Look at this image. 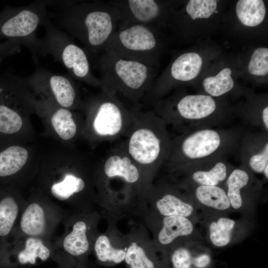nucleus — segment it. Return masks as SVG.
I'll use <instances>...</instances> for the list:
<instances>
[{
  "instance_id": "f257e3e1",
  "label": "nucleus",
  "mask_w": 268,
  "mask_h": 268,
  "mask_svg": "<svg viewBox=\"0 0 268 268\" xmlns=\"http://www.w3.org/2000/svg\"><path fill=\"white\" fill-rule=\"evenodd\" d=\"M246 129L241 125L207 128L179 134L172 137L167 158L163 165L169 174L196 164L237 153Z\"/></svg>"
},
{
  "instance_id": "f03ea898",
  "label": "nucleus",
  "mask_w": 268,
  "mask_h": 268,
  "mask_svg": "<svg viewBox=\"0 0 268 268\" xmlns=\"http://www.w3.org/2000/svg\"><path fill=\"white\" fill-rule=\"evenodd\" d=\"M58 16L59 24L84 46L88 54H97L123 20L110 2H64Z\"/></svg>"
},
{
  "instance_id": "7ed1b4c3",
  "label": "nucleus",
  "mask_w": 268,
  "mask_h": 268,
  "mask_svg": "<svg viewBox=\"0 0 268 268\" xmlns=\"http://www.w3.org/2000/svg\"><path fill=\"white\" fill-rule=\"evenodd\" d=\"M122 146L143 173L150 186L169 154L172 137L164 122L153 111L137 109Z\"/></svg>"
},
{
  "instance_id": "20e7f679",
  "label": "nucleus",
  "mask_w": 268,
  "mask_h": 268,
  "mask_svg": "<svg viewBox=\"0 0 268 268\" xmlns=\"http://www.w3.org/2000/svg\"><path fill=\"white\" fill-rule=\"evenodd\" d=\"M154 112L178 134L238 125L231 113L220 110L214 98L205 94L187 95L173 103L157 105Z\"/></svg>"
},
{
  "instance_id": "39448f33",
  "label": "nucleus",
  "mask_w": 268,
  "mask_h": 268,
  "mask_svg": "<svg viewBox=\"0 0 268 268\" xmlns=\"http://www.w3.org/2000/svg\"><path fill=\"white\" fill-rule=\"evenodd\" d=\"M97 63L102 90L122 96L137 107L152 84L151 66L107 50Z\"/></svg>"
},
{
  "instance_id": "423d86ee",
  "label": "nucleus",
  "mask_w": 268,
  "mask_h": 268,
  "mask_svg": "<svg viewBox=\"0 0 268 268\" xmlns=\"http://www.w3.org/2000/svg\"><path fill=\"white\" fill-rule=\"evenodd\" d=\"M42 23L46 35L41 41L39 51L49 54L62 63L73 77L91 85L100 86L99 78L92 72L88 54L46 17Z\"/></svg>"
},
{
  "instance_id": "0eeeda50",
  "label": "nucleus",
  "mask_w": 268,
  "mask_h": 268,
  "mask_svg": "<svg viewBox=\"0 0 268 268\" xmlns=\"http://www.w3.org/2000/svg\"><path fill=\"white\" fill-rule=\"evenodd\" d=\"M137 109L129 108L119 97L102 90L91 104V126L94 134L97 138L105 141L125 137Z\"/></svg>"
},
{
  "instance_id": "6e6552de",
  "label": "nucleus",
  "mask_w": 268,
  "mask_h": 268,
  "mask_svg": "<svg viewBox=\"0 0 268 268\" xmlns=\"http://www.w3.org/2000/svg\"><path fill=\"white\" fill-rule=\"evenodd\" d=\"M157 45L156 38L150 27L122 22L107 42L104 50L151 66L152 53Z\"/></svg>"
},
{
  "instance_id": "1a4fd4ad",
  "label": "nucleus",
  "mask_w": 268,
  "mask_h": 268,
  "mask_svg": "<svg viewBox=\"0 0 268 268\" xmlns=\"http://www.w3.org/2000/svg\"><path fill=\"white\" fill-rule=\"evenodd\" d=\"M46 3L38 2L16 9L2 22L1 34L28 46L36 54L41 41L37 39L36 31L46 17Z\"/></svg>"
},
{
  "instance_id": "9d476101",
  "label": "nucleus",
  "mask_w": 268,
  "mask_h": 268,
  "mask_svg": "<svg viewBox=\"0 0 268 268\" xmlns=\"http://www.w3.org/2000/svg\"><path fill=\"white\" fill-rule=\"evenodd\" d=\"M173 182V184L151 186L147 193L155 198V207L162 216H184L195 222L198 218L195 203L189 194Z\"/></svg>"
},
{
  "instance_id": "9b49d317",
  "label": "nucleus",
  "mask_w": 268,
  "mask_h": 268,
  "mask_svg": "<svg viewBox=\"0 0 268 268\" xmlns=\"http://www.w3.org/2000/svg\"><path fill=\"white\" fill-rule=\"evenodd\" d=\"M240 165L256 176L268 179V132L246 129L239 141L237 153Z\"/></svg>"
},
{
  "instance_id": "f8f14e48",
  "label": "nucleus",
  "mask_w": 268,
  "mask_h": 268,
  "mask_svg": "<svg viewBox=\"0 0 268 268\" xmlns=\"http://www.w3.org/2000/svg\"><path fill=\"white\" fill-rule=\"evenodd\" d=\"M228 157H222L191 166L169 174L170 178L197 185L223 186L234 168Z\"/></svg>"
},
{
  "instance_id": "ddd939ff",
  "label": "nucleus",
  "mask_w": 268,
  "mask_h": 268,
  "mask_svg": "<svg viewBox=\"0 0 268 268\" xmlns=\"http://www.w3.org/2000/svg\"><path fill=\"white\" fill-rule=\"evenodd\" d=\"M224 187L234 210H241L243 205L260 194L262 182L243 166L234 167L228 176Z\"/></svg>"
},
{
  "instance_id": "4468645a",
  "label": "nucleus",
  "mask_w": 268,
  "mask_h": 268,
  "mask_svg": "<svg viewBox=\"0 0 268 268\" xmlns=\"http://www.w3.org/2000/svg\"><path fill=\"white\" fill-rule=\"evenodd\" d=\"M27 78V82L33 87L48 90L63 108H70L77 102L78 97L75 85L68 76L38 68Z\"/></svg>"
},
{
  "instance_id": "2eb2a0df",
  "label": "nucleus",
  "mask_w": 268,
  "mask_h": 268,
  "mask_svg": "<svg viewBox=\"0 0 268 268\" xmlns=\"http://www.w3.org/2000/svg\"><path fill=\"white\" fill-rule=\"evenodd\" d=\"M190 196L195 205L216 211H225L231 208L224 187L197 185L175 181Z\"/></svg>"
},
{
  "instance_id": "dca6fc26",
  "label": "nucleus",
  "mask_w": 268,
  "mask_h": 268,
  "mask_svg": "<svg viewBox=\"0 0 268 268\" xmlns=\"http://www.w3.org/2000/svg\"><path fill=\"white\" fill-rule=\"evenodd\" d=\"M173 251V268H207L211 262L209 252L196 238L185 239Z\"/></svg>"
},
{
  "instance_id": "f3484780",
  "label": "nucleus",
  "mask_w": 268,
  "mask_h": 268,
  "mask_svg": "<svg viewBox=\"0 0 268 268\" xmlns=\"http://www.w3.org/2000/svg\"><path fill=\"white\" fill-rule=\"evenodd\" d=\"M195 223L188 217L181 216L163 217L162 226L157 235L160 245L168 246L179 238H195Z\"/></svg>"
},
{
  "instance_id": "a211bd4d",
  "label": "nucleus",
  "mask_w": 268,
  "mask_h": 268,
  "mask_svg": "<svg viewBox=\"0 0 268 268\" xmlns=\"http://www.w3.org/2000/svg\"><path fill=\"white\" fill-rule=\"evenodd\" d=\"M236 221L225 216L211 218L207 223L209 240L213 246L223 247L232 241L236 230Z\"/></svg>"
},
{
  "instance_id": "6ab92c4d",
  "label": "nucleus",
  "mask_w": 268,
  "mask_h": 268,
  "mask_svg": "<svg viewBox=\"0 0 268 268\" xmlns=\"http://www.w3.org/2000/svg\"><path fill=\"white\" fill-rule=\"evenodd\" d=\"M202 65V59L198 54H183L172 63L170 68V74L172 77L176 80L190 81L198 75Z\"/></svg>"
},
{
  "instance_id": "aec40b11",
  "label": "nucleus",
  "mask_w": 268,
  "mask_h": 268,
  "mask_svg": "<svg viewBox=\"0 0 268 268\" xmlns=\"http://www.w3.org/2000/svg\"><path fill=\"white\" fill-rule=\"evenodd\" d=\"M51 255L50 250L44 245L43 241L36 237H30L25 241L24 248L16 255L14 261L10 268L18 265H34L39 260L47 261Z\"/></svg>"
},
{
  "instance_id": "412c9836",
  "label": "nucleus",
  "mask_w": 268,
  "mask_h": 268,
  "mask_svg": "<svg viewBox=\"0 0 268 268\" xmlns=\"http://www.w3.org/2000/svg\"><path fill=\"white\" fill-rule=\"evenodd\" d=\"M28 153L21 146L13 145L0 153V177L11 176L19 171L26 163Z\"/></svg>"
},
{
  "instance_id": "4be33fe9",
  "label": "nucleus",
  "mask_w": 268,
  "mask_h": 268,
  "mask_svg": "<svg viewBox=\"0 0 268 268\" xmlns=\"http://www.w3.org/2000/svg\"><path fill=\"white\" fill-rule=\"evenodd\" d=\"M20 225L23 232L30 237L43 234L46 220L44 210L40 205L35 202L29 204L21 216Z\"/></svg>"
},
{
  "instance_id": "5701e85b",
  "label": "nucleus",
  "mask_w": 268,
  "mask_h": 268,
  "mask_svg": "<svg viewBox=\"0 0 268 268\" xmlns=\"http://www.w3.org/2000/svg\"><path fill=\"white\" fill-rule=\"evenodd\" d=\"M236 11L240 22L244 25L254 27L259 25L266 15V7L262 0H240Z\"/></svg>"
},
{
  "instance_id": "b1692460",
  "label": "nucleus",
  "mask_w": 268,
  "mask_h": 268,
  "mask_svg": "<svg viewBox=\"0 0 268 268\" xmlns=\"http://www.w3.org/2000/svg\"><path fill=\"white\" fill-rule=\"evenodd\" d=\"M18 211V203L12 196L0 197V250L13 228Z\"/></svg>"
},
{
  "instance_id": "393cba45",
  "label": "nucleus",
  "mask_w": 268,
  "mask_h": 268,
  "mask_svg": "<svg viewBox=\"0 0 268 268\" xmlns=\"http://www.w3.org/2000/svg\"><path fill=\"white\" fill-rule=\"evenodd\" d=\"M86 230V224L82 221L73 225L72 231L66 236L63 242V247L67 253L73 256H79L88 251L89 242Z\"/></svg>"
},
{
  "instance_id": "a878e982",
  "label": "nucleus",
  "mask_w": 268,
  "mask_h": 268,
  "mask_svg": "<svg viewBox=\"0 0 268 268\" xmlns=\"http://www.w3.org/2000/svg\"><path fill=\"white\" fill-rule=\"evenodd\" d=\"M231 70L229 68L222 69L215 76L204 79L203 88L208 95L212 97L222 96L233 89L234 82L231 76Z\"/></svg>"
},
{
  "instance_id": "bb28decb",
  "label": "nucleus",
  "mask_w": 268,
  "mask_h": 268,
  "mask_svg": "<svg viewBox=\"0 0 268 268\" xmlns=\"http://www.w3.org/2000/svg\"><path fill=\"white\" fill-rule=\"evenodd\" d=\"M51 122L56 133L64 140L72 138L77 133V125L68 109H57L52 115Z\"/></svg>"
},
{
  "instance_id": "cd10ccee",
  "label": "nucleus",
  "mask_w": 268,
  "mask_h": 268,
  "mask_svg": "<svg viewBox=\"0 0 268 268\" xmlns=\"http://www.w3.org/2000/svg\"><path fill=\"white\" fill-rule=\"evenodd\" d=\"M85 187V183L82 178L67 174L62 181L52 185L51 191L54 197L65 201L74 194L82 192Z\"/></svg>"
},
{
  "instance_id": "c85d7f7f",
  "label": "nucleus",
  "mask_w": 268,
  "mask_h": 268,
  "mask_svg": "<svg viewBox=\"0 0 268 268\" xmlns=\"http://www.w3.org/2000/svg\"><path fill=\"white\" fill-rule=\"evenodd\" d=\"M94 249L97 258L100 261H109L118 264L125 260L126 251L112 246L106 235H102L97 238Z\"/></svg>"
},
{
  "instance_id": "c756f323",
  "label": "nucleus",
  "mask_w": 268,
  "mask_h": 268,
  "mask_svg": "<svg viewBox=\"0 0 268 268\" xmlns=\"http://www.w3.org/2000/svg\"><path fill=\"white\" fill-rule=\"evenodd\" d=\"M22 125V119L16 111L4 105H0V133H15L20 130Z\"/></svg>"
},
{
  "instance_id": "7c9ffc66",
  "label": "nucleus",
  "mask_w": 268,
  "mask_h": 268,
  "mask_svg": "<svg viewBox=\"0 0 268 268\" xmlns=\"http://www.w3.org/2000/svg\"><path fill=\"white\" fill-rule=\"evenodd\" d=\"M125 260L132 268H154L153 263L144 249L135 243H132L126 251Z\"/></svg>"
},
{
  "instance_id": "2f4dec72",
  "label": "nucleus",
  "mask_w": 268,
  "mask_h": 268,
  "mask_svg": "<svg viewBox=\"0 0 268 268\" xmlns=\"http://www.w3.org/2000/svg\"><path fill=\"white\" fill-rule=\"evenodd\" d=\"M217 2L214 0H191L186 5V11L191 18H208L216 10Z\"/></svg>"
},
{
  "instance_id": "473e14b6",
  "label": "nucleus",
  "mask_w": 268,
  "mask_h": 268,
  "mask_svg": "<svg viewBox=\"0 0 268 268\" xmlns=\"http://www.w3.org/2000/svg\"><path fill=\"white\" fill-rule=\"evenodd\" d=\"M249 72L255 75H266L268 73V49L259 48L253 52L248 64Z\"/></svg>"
},
{
  "instance_id": "72a5a7b5",
  "label": "nucleus",
  "mask_w": 268,
  "mask_h": 268,
  "mask_svg": "<svg viewBox=\"0 0 268 268\" xmlns=\"http://www.w3.org/2000/svg\"><path fill=\"white\" fill-rule=\"evenodd\" d=\"M217 12H218V11H216V10L215 11V13H217Z\"/></svg>"
}]
</instances>
